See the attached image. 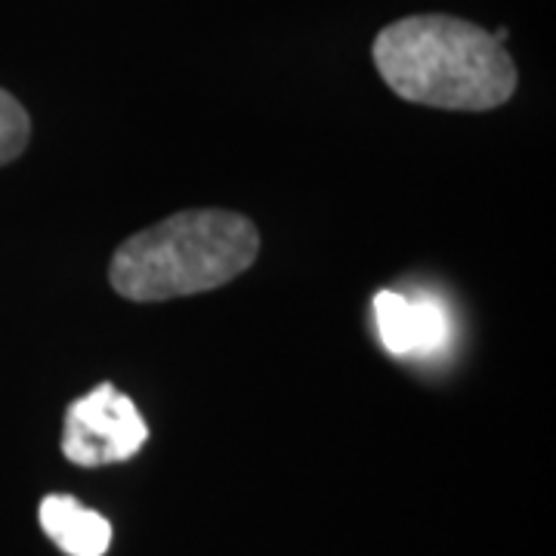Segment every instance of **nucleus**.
Returning a JSON list of instances; mask_svg holds the SVG:
<instances>
[{
    "label": "nucleus",
    "instance_id": "nucleus-1",
    "mask_svg": "<svg viewBox=\"0 0 556 556\" xmlns=\"http://www.w3.org/2000/svg\"><path fill=\"white\" fill-rule=\"evenodd\" d=\"M375 65L399 100L489 112L514 97L517 65L495 35L457 16H405L375 38Z\"/></svg>",
    "mask_w": 556,
    "mask_h": 556
},
{
    "label": "nucleus",
    "instance_id": "nucleus-3",
    "mask_svg": "<svg viewBox=\"0 0 556 556\" xmlns=\"http://www.w3.org/2000/svg\"><path fill=\"white\" fill-rule=\"evenodd\" d=\"M149 439V427L115 383H100L65 412L62 455L78 467L124 464L137 455Z\"/></svg>",
    "mask_w": 556,
    "mask_h": 556
},
{
    "label": "nucleus",
    "instance_id": "nucleus-4",
    "mask_svg": "<svg viewBox=\"0 0 556 556\" xmlns=\"http://www.w3.org/2000/svg\"><path fill=\"white\" fill-rule=\"evenodd\" d=\"M375 325L380 343L396 353H433L448 340V318L442 303L433 298H405L399 291H378Z\"/></svg>",
    "mask_w": 556,
    "mask_h": 556
},
{
    "label": "nucleus",
    "instance_id": "nucleus-6",
    "mask_svg": "<svg viewBox=\"0 0 556 556\" xmlns=\"http://www.w3.org/2000/svg\"><path fill=\"white\" fill-rule=\"evenodd\" d=\"M31 139V118L22 102L0 87V167L16 161Z\"/></svg>",
    "mask_w": 556,
    "mask_h": 556
},
{
    "label": "nucleus",
    "instance_id": "nucleus-5",
    "mask_svg": "<svg viewBox=\"0 0 556 556\" xmlns=\"http://www.w3.org/2000/svg\"><path fill=\"white\" fill-rule=\"evenodd\" d=\"M40 529L68 556H105L112 544L109 519L72 495H47L40 501Z\"/></svg>",
    "mask_w": 556,
    "mask_h": 556
},
{
    "label": "nucleus",
    "instance_id": "nucleus-2",
    "mask_svg": "<svg viewBox=\"0 0 556 556\" xmlns=\"http://www.w3.org/2000/svg\"><path fill=\"white\" fill-rule=\"evenodd\" d=\"M260 254L257 226L236 211H179L124 239L109 263V281L124 300L207 294L248 273Z\"/></svg>",
    "mask_w": 556,
    "mask_h": 556
}]
</instances>
